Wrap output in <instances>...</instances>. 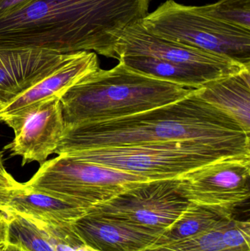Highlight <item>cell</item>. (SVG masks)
Instances as JSON below:
<instances>
[{
    "instance_id": "20",
    "label": "cell",
    "mask_w": 250,
    "mask_h": 251,
    "mask_svg": "<svg viewBox=\"0 0 250 251\" xmlns=\"http://www.w3.org/2000/svg\"><path fill=\"white\" fill-rule=\"evenodd\" d=\"M201 7L212 17L250 31V0H220Z\"/></svg>"
},
{
    "instance_id": "7",
    "label": "cell",
    "mask_w": 250,
    "mask_h": 251,
    "mask_svg": "<svg viewBox=\"0 0 250 251\" xmlns=\"http://www.w3.org/2000/svg\"><path fill=\"white\" fill-rule=\"evenodd\" d=\"M179 182L177 178L142 183L89 210L164 234L176 225L189 205L179 191Z\"/></svg>"
},
{
    "instance_id": "26",
    "label": "cell",
    "mask_w": 250,
    "mask_h": 251,
    "mask_svg": "<svg viewBox=\"0 0 250 251\" xmlns=\"http://www.w3.org/2000/svg\"><path fill=\"white\" fill-rule=\"evenodd\" d=\"M1 103H0V107H1Z\"/></svg>"
},
{
    "instance_id": "9",
    "label": "cell",
    "mask_w": 250,
    "mask_h": 251,
    "mask_svg": "<svg viewBox=\"0 0 250 251\" xmlns=\"http://www.w3.org/2000/svg\"><path fill=\"white\" fill-rule=\"evenodd\" d=\"M2 122L15 134L13 141L4 149L12 156H21L22 165L45 162L54 153L66 128L61 102L56 98L33 104Z\"/></svg>"
},
{
    "instance_id": "10",
    "label": "cell",
    "mask_w": 250,
    "mask_h": 251,
    "mask_svg": "<svg viewBox=\"0 0 250 251\" xmlns=\"http://www.w3.org/2000/svg\"><path fill=\"white\" fill-rule=\"evenodd\" d=\"M115 58L124 56H145L167 61L201 67L215 68L236 74L250 68L228 57L179 43L168 41L148 32L142 21L129 26L116 44Z\"/></svg>"
},
{
    "instance_id": "2",
    "label": "cell",
    "mask_w": 250,
    "mask_h": 251,
    "mask_svg": "<svg viewBox=\"0 0 250 251\" xmlns=\"http://www.w3.org/2000/svg\"><path fill=\"white\" fill-rule=\"evenodd\" d=\"M195 91L176 102L138 114L66 125L54 153L159 142L250 140L249 133L236 121L198 97Z\"/></svg>"
},
{
    "instance_id": "4",
    "label": "cell",
    "mask_w": 250,
    "mask_h": 251,
    "mask_svg": "<svg viewBox=\"0 0 250 251\" xmlns=\"http://www.w3.org/2000/svg\"><path fill=\"white\" fill-rule=\"evenodd\" d=\"M61 155L135 174L152 181L177 179L221 159L250 156V142H159L79 151Z\"/></svg>"
},
{
    "instance_id": "3",
    "label": "cell",
    "mask_w": 250,
    "mask_h": 251,
    "mask_svg": "<svg viewBox=\"0 0 250 251\" xmlns=\"http://www.w3.org/2000/svg\"><path fill=\"white\" fill-rule=\"evenodd\" d=\"M142 75L124 63L98 69L60 99L66 125L104 122L148 111L183 100L195 91Z\"/></svg>"
},
{
    "instance_id": "21",
    "label": "cell",
    "mask_w": 250,
    "mask_h": 251,
    "mask_svg": "<svg viewBox=\"0 0 250 251\" xmlns=\"http://www.w3.org/2000/svg\"><path fill=\"white\" fill-rule=\"evenodd\" d=\"M22 183L18 184V185H13V184L0 179V208H4L7 206L12 192L15 189L22 187Z\"/></svg>"
},
{
    "instance_id": "15",
    "label": "cell",
    "mask_w": 250,
    "mask_h": 251,
    "mask_svg": "<svg viewBox=\"0 0 250 251\" xmlns=\"http://www.w3.org/2000/svg\"><path fill=\"white\" fill-rule=\"evenodd\" d=\"M6 243L26 251H92L85 246L70 226L32 221L10 212Z\"/></svg>"
},
{
    "instance_id": "1",
    "label": "cell",
    "mask_w": 250,
    "mask_h": 251,
    "mask_svg": "<svg viewBox=\"0 0 250 251\" xmlns=\"http://www.w3.org/2000/svg\"><path fill=\"white\" fill-rule=\"evenodd\" d=\"M150 0H32L0 15V47L115 58L126 29L148 14Z\"/></svg>"
},
{
    "instance_id": "5",
    "label": "cell",
    "mask_w": 250,
    "mask_h": 251,
    "mask_svg": "<svg viewBox=\"0 0 250 251\" xmlns=\"http://www.w3.org/2000/svg\"><path fill=\"white\" fill-rule=\"evenodd\" d=\"M146 178L67 155L41 164L26 188L49 195L88 212L130 190Z\"/></svg>"
},
{
    "instance_id": "12",
    "label": "cell",
    "mask_w": 250,
    "mask_h": 251,
    "mask_svg": "<svg viewBox=\"0 0 250 251\" xmlns=\"http://www.w3.org/2000/svg\"><path fill=\"white\" fill-rule=\"evenodd\" d=\"M71 228L92 251H141L162 235L93 210L76 220Z\"/></svg>"
},
{
    "instance_id": "14",
    "label": "cell",
    "mask_w": 250,
    "mask_h": 251,
    "mask_svg": "<svg viewBox=\"0 0 250 251\" xmlns=\"http://www.w3.org/2000/svg\"><path fill=\"white\" fill-rule=\"evenodd\" d=\"M141 251H250V222L229 215L201 232L182 238H159Z\"/></svg>"
},
{
    "instance_id": "24",
    "label": "cell",
    "mask_w": 250,
    "mask_h": 251,
    "mask_svg": "<svg viewBox=\"0 0 250 251\" xmlns=\"http://www.w3.org/2000/svg\"><path fill=\"white\" fill-rule=\"evenodd\" d=\"M0 179L7 181L10 184H14V185L19 184V182L16 181L13 177L6 171L5 168H4V161H3L2 151H0Z\"/></svg>"
},
{
    "instance_id": "25",
    "label": "cell",
    "mask_w": 250,
    "mask_h": 251,
    "mask_svg": "<svg viewBox=\"0 0 250 251\" xmlns=\"http://www.w3.org/2000/svg\"><path fill=\"white\" fill-rule=\"evenodd\" d=\"M0 251H26L20 248L16 247V246H12V245L5 244L0 249Z\"/></svg>"
},
{
    "instance_id": "18",
    "label": "cell",
    "mask_w": 250,
    "mask_h": 251,
    "mask_svg": "<svg viewBox=\"0 0 250 251\" xmlns=\"http://www.w3.org/2000/svg\"><path fill=\"white\" fill-rule=\"evenodd\" d=\"M135 72L186 88L198 89L223 76L233 75L215 68L201 67L145 56H124L118 59Z\"/></svg>"
},
{
    "instance_id": "23",
    "label": "cell",
    "mask_w": 250,
    "mask_h": 251,
    "mask_svg": "<svg viewBox=\"0 0 250 251\" xmlns=\"http://www.w3.org/2000/svg\"><path fill=\"white\" fill-rule=\"evenodd\" d=\"M31 1L32 0H0V15Z\"/></svg>"
},
{
    "instance_id": "16",
    "label": "cell",
    "mask_w": 250,
    "mask_h": 251,
    "mask_svg": "<svg viewBox=\"0 0 250 251\" xmlns=\"http://www.w3.org/2000/svg\"><path fill=\"white\" fill-rule=\"evenodd\" d=\"M208 104L233 118L250 132V69L223 76L195 90Z\"/></svg>"
},
{
    "instance_id": "6",
    "label": "cell",
    "mask_w": 250,
    "mask_h": 251,
    "mask_svg": "<svg viewBox=\"0 0 250 251\" xmlns=\"http://www.w3.org/2000/svg\"><path fill=\"white\" fill-rule=\"evenodd\" d=\"M154 35L228 57L250 68V31L205 13L201 6L167 0L142 20Z\"/></svg>"
},
{
    "instance_id": "8",
    "label": "cell",
    "mask_w": 250,
    "mask_h": 251,
    "mask_svg": "<svg viewBox=\"0 0 250 251\" xmlns=\"http://www.w3.org/2000/svg\"><path fill=\"white\" fill-rule=\"evenodd\" d=\"M250 156L221 159L181 177L182 196L198 206L233 212L250 198Z\"/></svg>"
},
{
    "instance_id": "22",
    "label": "cell",
    "mask_w": 250,
    "mask_h": 251,
    "mask_svg": "<svg viewBox=\"0 0 250 251\" xmlns=\"http://www.w3.org/2000/svg\"><path fill=\"white\" fill-rule=\"evenodd\" d=\"M8 215L5 207L0 208V249L6 243Z\"/></svg>"
},
{
    "instance_id": "11",
    "label": "cell",
    "mask_w": 250,
    "mask_h": 251,
    "mask_svg": "<svg viewBox=\"0 0 250 251\" xmlns=\"http://www.w3.org/2000/svg\"><path fill=\"white\" fill-rule=\"evenodd\" d=\"M70 54L44 50L0 47L1 106L42 80L67 60Z\"/></svg>"
},
{
    "instance_id": "19",
    "label": "cell",
    "mask_w": 250,
    "mask_h": 251,
    "mask_svg": "<svg viewBox=\"0 0 250 251\" xmlns=\"http://www.w3.org/2000/svg\"><path fill=\"white\" fill-rule=\"evenodd\" d=\"M233 215V212L198 206L189 203L186 212L176 225L160 239H176L192 235L212 226L223 218Z\"/></svg>"
},
{
    "instance_id": "17",
    "label": "cell",
    "mask_w": 250,
    "mask_h": 251,
    "mask_svg": "<svg viewBox=\"0 0 250 251\" xmlns=\"http://www.w3.org/2000/svg\"><path fill=\"white\" fill-rule=\"evenodd\" d=\"M7 208L32 221L59 226H70L86 213L61 199L26 188L23 183L12 192Z\"/></svg>"
},
{
    "instance_id": "13",
    "label": "cell",
    "mask_w": 250,
    "mask_h": 251,
    "mask_svg": "<svg viewBox=\"0 0 250 251\" xmlns=\"http://www.w3.org/2000/svg\"><path fill=\"white\" fill-rule=\"evenodd\" d=\"M99 68L97 54L91 51L72 53L69 58L48 76L0 107V122L15 116L37 103L62 97L80 79Z\"/></svg>"
}]
</instances>
